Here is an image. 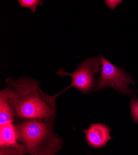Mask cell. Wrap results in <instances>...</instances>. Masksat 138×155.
Here are the masks:
<instances>
[{
    "mask_svg": "<svg viewBox=\"0 0 138 155\" xmlns=\"http://www.w3.org/2000/svg\"><path fill=\"white\" fill-rule=\"evenodd\" d=\"M110 129L103 124H91L87 129H84L86 140L89 146L96 148H102L106 145L112 138L110 135Z\"/></svg>",
    "mask_w": 138,
    "mask_h": 155,
    "instance_id": "cell-6",
    "label": "cell"
},
{
    "mask_svg": "<svg viewBox=\"0 0 138 155\" xmlns=\"http://www.w3.org/2000/svg\"><path fill=\"white\" fill-rule=\"evenodd\" d=\"M16 113L9 102L8 96L5 90L0 91V125L12 123Z\"/></svg>",
    "mask_w": 138,
    "mask_h": 155,
    "instance_id": "cell-7",
    "label": "cell"
},
{
    "mask_svg": "<svg viewBox=\"0 0 138 155\" xmlns=\"http://www.w3.org/2000/svg\"><path fill=\"white\" fill-rule=\"evenodd\" d=\"M54 118L27 119L15 125L18 141L32 155H53L63 147V140L53 131Z\"/></svg>",
    "mask_w": 138,
    "mask_h": 155,
    "instance_id": "cell-2",
    "label": "cell"
},
{
    "mask_svg": "<svg viewBox=\"0 0 138 155\" xmlns=\"http://www.w3.org/2000/svg\"><path fill=\"white\" fill-rule=\"evenodd\" d=\"M16 127L12 123L0 127V154H24L26 153L24 144H19Z\"/></svg>",
    "mask_w": 138,
    "mask_h": 155,
    "instance_id": "cell-5",
    "label": "cell"
},
{
    "mask_svg": "<svg viewBox=\"0 0 138 155\" xmlns=\"http://www.w3.org/2000/svg\"><path fill=\"white\" fill-rule=\"evenodd\" d=\"M99 57L102 67L97 81V87L95 90L110 87L121 94L130 95V90L128 85L135 84L131 77L123 69L116 67L103 56Z\"/></svg>",
    "mask_w": 138,
    "mask_h": 155,
    "instance_id": "cell-4",
    "label": "cell"
},
{
    "mask_svg": "<svg viewBox=\"0 0 138 155\" xmlns=\"http://www.w3.org/2000/svg\"><path fill=\"white\" fill-rule=\"evenodd\" d=\"M6 82L5 90L16 118H55V100L41 90L37 81L24 77L18 81L8 78Z\"/></svg>",
    "mask_w": 138,
    "mask_h": 155,
    "instance_id": "cell-1",
    "label": "cell"
},
{
    "mask_svg": "<svg viewBox=\"0 0 138 155\" xmlns=\"http://www.w3.org/2000/svg\"><path fill=\"white\" fill-rule=\"evenodd\" d=\"M101 61L99 56H95L84 61L76 69L73 73H68L65 72L62 69H59L57 74L59 76L69 75L72 77V83L66 88L58 94L52 96L55 99L60 95L61 93L66 91L71 87H74L80 90L82 94H87L96 85L95 74L101 71Z\"/></svg>",
    "mask_w": 138,
    "mask_h": 155,
    "instance_id": "cell-3",
    "label": "cell"
},
{
    "mask_svg": "<svg viewBox=\"0 0 138 155\" xmlns=\"http://www.w3.org/2000/svg\"><path fill=\"white\" fill-rule=\"evenodd\" d=\"M131 110L134 122L138 123V98H133L131 100Z\"/></svg>",
    "mask_w": 138,
    "mask_h": 155,
    "instance_id": "cell-9",
    "label": "cell"
},
{
    "mask_svg": "<svg viewBox=\"0 0 138 155\" xmlns=\"http://www.w3.org/2000/svg\"><path fill=\"white\" fill-rule=\"evenodd\" d=\"M20 5L25 8H29L35 13L38 6H43V0H18Z\"/></svg>",
    "mask_w": 138,
    "mask_h": 155,
    "instance_id": "cell-8",
    "label": "cell"
},
{
    "mask_svg": "<svg viewBox=\"0 0 138 155\" xmlns=\"http://www.w3.org/2000/svg\"><path fill=\"white\" fill-rule=\"evenodd\" d=\"M106 6L110 9H114L118 5L122 3L123 0H104Z\"/></svg>",
    "mask_w": 138,
    "mask_h": 155,
    "instance_id": "cell-10",
    "label": "cell"
}]
</instances>
